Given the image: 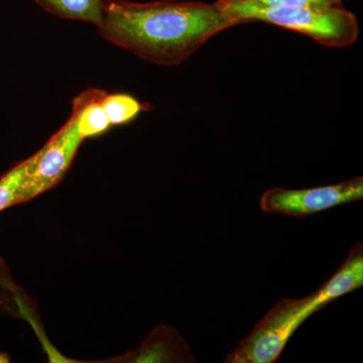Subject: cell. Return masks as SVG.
I'll return each instance as SVG.
<instances>
[{
	"label": "cell",
	"instance_id": "52a82bcc",
	"mask_svg": "<svg viewBox=\"0 0 363 363\" xmlns=\"http://www.w3.org/2000/svg\"><path fill=\"white\" fill-rule=\"evenodd\" d=\"M106 91L90 88L81 92L72 102V114L75 116L79 135L83 140L104 135L111 128L102 99Z\"/></svg>",
	"mask_w": 363,
	"mask_h": 363
},
{
	"label": "cell",
	"instance_id": "7a4b0ae2",
	"mask_svg": "<svg viewBox=\"0 0 363 363\" xmlns=\"http://www.w3.org/2000/svg\"><path fill=\"white\" fill-rule=\"evenodd\" d=\"M222 11L242 23L262 21L311 38L328 48L355 44L359 23L342 4L326 6H269L245 0H217Z\"/></svg>",
	"mask_w": 363,
	"mask_h": 363
},
{
	"label": "cell",
	"instance_id": "8fae6325",
	"mask_svg": "<svg viewBox=\"0 0 363 363\" xmlns=\"http://www.w3.org/2000/svg\"><path fill=\"white\" fill-rule=\"evenodd\" d=\"M269 6H326L342 4L343 0H245Z\"/></svg>",
	"mask_w": 363,
	"mask_h": 363
},
{
	"label": "cell",
	"instance_id": "6da1fadb",
	"mask_svg": "<svg viewBox=\"0 0 363 363\" xmlns=\"http://www.w3.org/2000/svg\"><path fill=\"white\" fill-rule=\"evenodd\" d=\"M240 25L216 2L106 0L97 28L105 40L138 58L172 67L190 58L217 33Z\"/></svg>",
	"mask_w": 363,
	"mask_h": 363
},
{
	"label": "cell",
	"instance_id": "5b68a950",
	"mask_svg": "<svg viewBox=\"0 0 363 363\" xmlns=\"http://www.w3.org/2000/svg\"><path fill=\"white\" fill-rule=\"evenodd\" d=\"M363 199V178L355 177L334 185L310 189L272 188L259 199L266 213L305 217Z\"/></svg>",
	"mask_w": 363,
	"mask_h": 363
},
{
	"label": "cell",
	"instance_id": "9c48e42d",
	"mask_svg": "<svg viewBox=\"0 0 363 363\" xmlns=\"http://www.w3.org/2000/svg\"><path fill=\"white\" fill-rule=\"evenodd\" d=\"M102 106L111 125L130 123L142 112L152 109L150 104H143L135 97L126 93H106L102 99Z\"/></svg>",
	"mask_w": 363,
	"mask_h": 363
},
{
	"label": "cell",
	"instance_id": "3957f363",
	"mask_svg": "<svg viewBox=\"0 0 363 363\" xmlns=\"http://www.w3.org/2000/svg\"><path fill=\"white\" fill-rule=\"evenodd\" d=\"M315 312L313 294L279 301L228 353L224 362H276L291 336Z\"/></svg>",
	"mask_w": 363,
	"mask_h": 363
},
{
	"label": "cell",
	"instance_id": "ba28073f",
	"mask_svg": "<svg viewBox=\"0 0 363 363\" xmlns=\"http://www.w3.org/2000/svg\"><path fill=\"white\" fill-rule=\"evenodd\" d=\"M47 13L64 18L99 26L104 20L106 0H35Z\"/></svg>",
	"mask_w": 363,
	"mask_h": 363
},
{
	"label": "cell",
	"instance_id": "8992f818",
	"mask_svg": "<svg viewBox=\"0 0 363 363\" xmlns=\"http://www.w3.org/2000/svg\"><path fill=\"white\" fill-rule=\"evenodd\" d=\"M363 285V245L358 242L350 248L348 257L323 286L313 294L316 311L341 296L352 292Z\"/></svg>",
	"mask_w": 363,
	"mask_h": 363
},
{
	"label": "cell",
	"instance_id": "277c9868",
	"mask_svg": "<svg viewBox=\"0 0 363 363\" xmlns=\"http://www.w3.org/2000/svg\"><path fill=\"white\" fill-rule=\"evenodd\" d=\"M83 142L75 116L71 113L68 121L44 147L28 157L30 166L21 191V204L58 185L68 173Z\"/></svg>",
	"mask_w": 363,
	"mask_h": 363
},
{
	"label": "cell",
	"instance_id": "30bf717a",
	"mask_svg": "<svg viewBox=\"0 0 363 363\" xmlns=\"http://www.w3.org/2000/svg\"><path fill=\"white\" fill-rule=\"evenodd\" d=\"M30 159L18 162L0 177V211L21 204V191L28 174Z\"/></svg>",
	"mask_w": 363,
	"mask_h": 363
}]
</instances>
